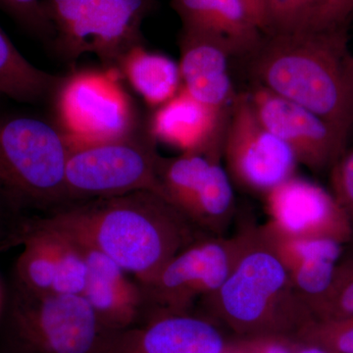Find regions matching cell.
I'll return each mask as SVG.
<instances>
[{"mask_svg":"<svg viewBox=\"0 0 353 353\" xmlns=\"http://www.w3.org/2000/svg\"><path fill=\"white\" fill-rule=\"evenodd\" d=\"M41 217L94 246L139 284L152 280L176 253L206 234L150 190L76 202Z\"/></svg>","mask_w":353,"mask_h":353,"instance_id":"obj_1","label":"cell"},{"mask_svg":"<svg viewBox=\"0 0 353 353\" xmlns=\"http://www.w3.org/2000/svg\"><path fill=\"white\" fill-rule=\"evenodd\" d=\"M253 70L259 85L317 114L347 138L353 125V57L343 27L273 34Z\"/></svg>","mask_w":353,"mask_h":353,"instance_id":"obj_2","label":"cell"},{"mask_svg":"<svg viewBox=\"0 0 353 353\" xmlns=\"http://www.w3.org/2000/svg\"><path fill=\"white\" fill-rule=\"evenodd\" d=\"M199 303L203 315L225 325L241 339L294 338L313 319L260 227L252 228L250 241L226 281Z\"/></svg>","mask_w":353,"mask_h":353,"instance_id":"obj_3","label":"cell"},{"mask_svg":"<svg viewBox=\"0 0 353 353\" xmlns=\"http://www.w3.org/2000/svg\"><path fill=\"white\" fill-rule=\"evenodd\" d=\"M68 141L46 121L0 117V199L22 214L63 205Z\"/></svg>","mask_w":353,"mask_h":353,"instance_id":"obj_4","label":"cell"},{"mask_svg":"<svg viewBox=\"0 0 353 353\" xmlns=\"http://www.w3.org/2000/svg\"><path fill=\"white\" fill-rule=\"evenodd\" d=\"M50 43L69 61L92 53L105 68L143 44L141 28L155 0H43Z\"/></svg>","mask_w":353,"mask_h":353,"instance_id":"obj_5","label":"cell"},{"mask_svg":"<svg viewBox=\"0 0 353 353\" xmlns=\"http://www.w3.org/2000/svg\"><path fill=\"white\" fill-rule=\"evenodd\" d=\"M79 294H39L16 288L6 316L14 353H101L108 334Z\"/></svg>","mask_w":353,"mask_h":353,"instance_id":"obj_6","label":"cell"},{"mask_svg":"<svg viewBox=\"0 0 353 353\" xmlns=\"http://www.w3.org/2000/svg\"><path fill=\"white\" fill-rule=\"evenodd\" d=\"M161 157L152 137L138 132L117 141L70 148L61 208L139 190L161 194L158 178Z\"/></svg>","mask_w":353,"mask_h":353,"instance_id":"obj_7","label":"cell"},{"mask_svg":"<svg viewBox=\"0 0 353 353\" xmlns=\"http://www.w3.org/2000/svg\"><path fill=\"white\" fill-rule=\"evenodd\" d=\"M252 228L231 238L204 234L176 253L152 280L139 283L145 321L157 315L192 312L196 303L214 294L240 259Z\"/></svg>","mask_w":353,"mask_h":353,"instance_id":"obj_8","label":"cell"},{"mask_svg":"<svg viewBox=\"0 0 353 353\" xmlns=\"http://www.w3.org/2000/svg\"><path fill=\"white\" fill-rule=\"evenodd\" d=\"M117 69L81 70L60 81L57 114L70 148L128 138L138 131V114Z\"/></svg>","mask_w":353,"mask_h":353,"instance_id":"obj_9","label":"cell"},{"mask_svg":"<svg viewBox=\"0 0 353 353\" xmlns=\"http://www.w3.org/2000/svg\"><path fill=\"white\" fill-rule=\"evenodd\" d=\"M222 152L232 181L259 194L296 175L299 164L289 146L264 126L248 94L236 95L230 108Z\"/></svg>","mask_w":353,"mask_h":353,"instance_id":"obj_10","label":"cell"},{"mask_svg":"<svg viewBox=\"0 0 353 353\" xmlns=\"http://www.w3.org/2000/svg\"><path fill=\"white\" fill-rule=\"evenodd\" d=\"M264 196L268 224L285 236L329 239L341 243L352 236L345 209L317 183L294 175Z\"/></svg>","mask_w":353,"mask_h":353,"instance_id":"obj_11","label":"cell"},{"mask_svg":"<svg viewBox=\"0 0 353 353\" xmlns=\"http://www.w3.org/2000/svg\"><path fill=\"white\" fill-rule=\"evenodd\" d=\"M248 94L264 126L289 146L299 164L322 170L336 161L347 138L328 122L261 85Z\"/></svg>","mask_w":353,"mask_h":353,"instance_id":"obj_12","label":"cell"},{"mask_svg":"<svg viewBox=\"0 0 353 353\" xmlns=\"http://www.w3.org/2000/svg\"><path fill=\"white\" fill-rule=\"evenodd\" d=\"M233 343L208 316L171 313L110 332L101 353H228Z\"/></svg>","mask_w":353,"mask_h":353,"instance_id":"obj_13","label":"cell"},{"mask_svg":"<svg viewBox=\"0 0 353 353\" xmlns=\"http://www.w3.org/2000/svg\"><path fill=\"white\" fill-rule=\"evenodd\" d=\"M72 236L82 248L88 265L87 285L82 296L101 326L108 332H117L138 325L145 315L141 285L131 280L129 274L108 255Z\"/></svg>","mask_w":353,"mask_h":353,"instance_id":"obj_14","label":"cell"},{"mask_svg":"<svg viewBox=\"0 0 353 353\" xmlns=\"http://www.w3.org/2000/svg\"><path fill=\"white\" fill-rule=\"evenodd\" d=\"M227 111L197 101L181 88L170 101L157 108L150 124V136L182 153L222 150Z\"/></svg>","mask_w":353,"mask_h":353,"instance_id":"obj_15","label":"cell"},{"mask_svg":"<svg viewBox=\"0 0 353 353\" xmlns=\"http://www.w3.org/2000/svg\"><path fill=\"white\" fill-rule=\"evenodd\" d=\"M182 88L197 101L227 111L236 99L230 75V57L234 52L226 43L201 32L183 29L181 36Z\"/></svg>","mask_w":353,"mask_h":353,"instance_id":"obj_16","label":"cell"},{"mask_svg":"<svg viewBox=\"0 0 353 353\" xmlns=\"http://www.w3.org/2000/svg\"><path fill=\"white\" fill-rule=\"evenodd\" d=\"M232 182L215 158L190 176L173 205L204 234L224 236L234 211Z\"/></svg>","mask_w":353,"mask_h":353,"instance_id":"obj_17","label":"cell"},{"mask_svg":"<svg viewBox=\"0 0 353 353\" xmlns=\"http://www.w3.org/2000/svg\"><path fill=\"white\" fill-rule=\"evenodd\" d=\"M183 29L219 39L234 54L259 48L261 29L243 0H173Z\"/></svg>","mask_w":353,"mask_h":353,"instance_id":"obj_18","label":"cell"},{"mask_svg":"<svg viewBox=\"0 0 353 353\" xmlns=\"http://www.w3.org/2000/svg\"><path fill=\"white\" fill-rule=\"evenodd\" d=\"M116 69L152 108L170 101L182 88L179 64L167 55L146 50L143 44L128 51Z\"/></svg>","mask_w":353,"mask_h":353,"instance_id":"obj_19","label":"cell"},{"mask_svg":"<svg viewBox=\"0 0 353 353\" xmlns=\"http://www.w3.org/2000/svg\"><path fill=\"white\" fill-rule=\"evenodd\" d=\"M60 81L28 61L0 27V94L37 103L57 90Z\"/></svg>","mask_w":353,"mask_h":353,"instance_id":"obj_20","label":"cell"},{"mask_svg":"<svg viewBox=\"0 0 353 353\" xmlns=\"http://www.w3.org/2000/svg\"><path fill=\"white\" fill-rule=\"evenodd\" d=\"M266 32L294 34L311 29L321 0H263Z\"/></svg>","mask_w":353,"mask_h":353,"instance_id":"obj_21","label":"cell"},{"mask_svg":"<svg viewBox=\"0 0 353 353\" xmlns=\"http://www.w3.org/2000/svg\"><path fill=\"white\" fill-rule=\"evenodd\" d=\"M313 319L329 320L353 315V263L338 268L328 290L308 304Z\"/></svg>","mask_w":353,"mask_h":353,"instance_id":"obj_22","label":"cell"},{"mask_svg":"<svg viewBox=\"0 0 353 353\" xmlns=\"http://www.w3.org/2000/svg\"><path fill=\"white\" fill-rule=\"evenodd\" d=\"M331 353H353V315L338 319H312L294 336Z\"/></svg>","mask_w":353,"mask_h":353,"instance_id":"obj_23","label":"cell"},{"mask_svg":"<svg viewBox=\"0 0 353 353\" xmlns=\"http://www.w3.org/2000/svg\"><path fill=\"white\" fill-rule=\"evenodd\" d=\"M41 3L43 0H0V9L39 38L50 41V28Z\"/></svg>","mask_w":353,"mask_h":353,"instance_id":"obj_24","label":"cell"},{"mask_svg":"<svg viewBox=\"0 0 353 353\" xmlns=\"http://www.w3.org/2000/svg\"><path fill=\"white\" fill-rule=\"evenodd\" d=\"M353 11V0H321L310 31L343 28Z\"/></svg>","mask_w":353,"mask_h":353,"instance_id":"obj_25","label":"cell"},{"mask_svg":"<svg viewBox=\"0 0 353 353\" xmlns=\"http://www.w3.org/2000/svg\"><path fill=\"white\" fill-rule=\"evenodd\" d=\"M333 185L334 197L353 219V150L334 167Z\"/></svg>","mask_w":353,"mask_h":353,"instance_id":"obj_26","label":"cell"},{"mask_svg":"<svg viewBox=\"0 0 353 353\" xmlns=\"http://www.w3.org/2000/svg\"><path fill=\"white\" fill-rule=\"evenodd\" d=\"M30 217L0 199V252L20 245L26 223Z\"/></svg>","mask_w":353,"mask_h":353,"instance_id":"obj_27","label":"cell"},{"mask_svg":"<svg viewBox=\"0 0 353 353\" xmlns=\"http://www.w3.org/2000/svg\"><path fill=\"white\" fill-rule=\"evenodd\" d=\"M248 353H294V339L285 336H261L241 339Z\"/></svg>","mask_w":353,"mask_h":353,"instance_id":"obj_28","label":"cell"},{"mask_svg":"<svg viewBox=\"0 0 353 353\" xmlns=\"http://www.w3.org/2000/svg\"><path fill=\"white\" fill-rule=\"evenodd\" d=\"M250 8L253 17L259 23L262 32H266V20H265L263 0H243Z\"/></svg>","mask_w":353,"mask_h":353,"instance_id":"obj_29","label":"cell"},{"mask_svg":"<svg viewBox=\"0 0 353 353\" xmlns=\"http://www.w3.org/2000/svg\"><path fill=\"white\" fill-rule=\"evenodd\" d=\"M294 339V338H292ZM294 353H331L321 347L294 339Z\"/></svg>","mask_w":353,"mask_h":353,"instance_id":"obj_30","label":"cell"},{"mask_svg":"<svg viewBox=\"0 0 353 353\" xmlns=\"http://www.w3.org/2000/svg\"><path fill=\"white\" fill-rule=\"evenodd\" d=\"M228 353H248L246 352L245 348H243V345H241L240 341H234L233 343V347Z\"/></svg>","mask_w":353,"mask_h":353,"instance_id":"obj_31","label":"cell"}]
</instances>
